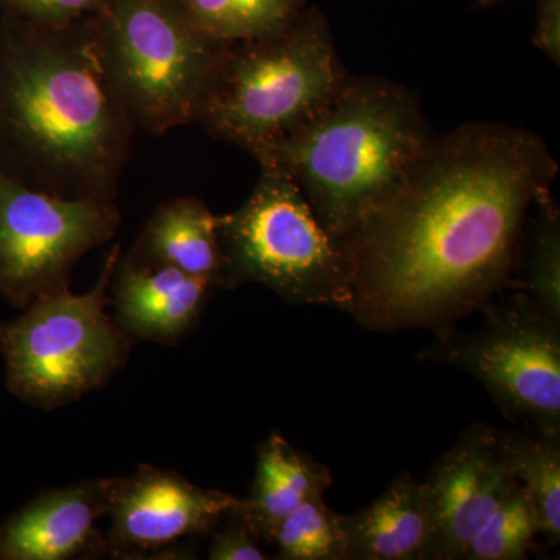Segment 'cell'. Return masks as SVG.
Instances as JSON below:
<instances>
[{"mask_svg":"<svg viewBox=\"0 0 560 560\" xmlns=\"http://www.w3.org/2000/svg\"><path fill=\"white\" fill-rule=\"evenodd\" d=\"M559 164L536 132L475 121L436 136L345 245L349 313L374 331L452 329L510 283L530 206Z\"/></svg>","mask_w":560,"mask_h":560,"instance_id":"obj_1","label":"cell"},{"mask_svg":"<svg viewBox=\"0 0 560 560\" xmlns=\"http://www.w3.org/2000/svg\"><path fill=\"white\" fill-rule=\"evenodd\" d=\"M136 128L110 90L94 16L0 22V172L68 200L116 201Z\"/></svg>","mask_w":560,"mask_h":560,"instance_id":"obj_2","label":"cell"},{"mask_svg":"<svg viewBox=\"0 0 560 560\" xmlns=\"http://www.w3.org/2000/svg\"><path fill=\"white\" fill-rule=\"evenodd\" d=\"M434 138L416 92L350 75L318 116L257 162L282 168L345 249L396 197Z\"/></svg>","mask_w":560,"mask_h":560,"instance_id":"obj_3","label":"cell"},{"mask_svg":"<svg viewBox=\"0 0 560 560\" xmlns=\"http://www.w3.org/2000/svg\"><path fill=\"white\" fill-rule=\"evenodd\" d=\"M349 79L326 14L305 7L285 31L231 44L198 125L259 161L318 116Z\"/></svg>","mask_w":560,"mask_h":560,"instance_id":"obj_4","label":"cell"},{"mask_svg":"<svg viewBox=\"0 0 560 560\" xmlns=\"http://www.w3.org/2000/svg\"><path fill=\"white\" fill-rule=\"evenodd\" d=\"M94 21L106 79L135 128L164 135L200 121L231 44L183 0H106Z\"/></svg>","mask_w":560,"mask_h":560,"instance_id":"obj_5","label":"cell"},{"mask_svg":"<svg viewBox=\"0 0 560 560\" xmlns=\"http://www.w3.org/2000/svg\"><path fill=\"white\" fill-rule=\"evenodd\" d=\"M223 278L220 289L259 283L293 305L349 312V261L324 230L298 184L264 162L253 194L234 212L217 215Z\"/></svg>","mask_w":560,"mask_h":560,"instance_id":"obj_6","label":"cell"},{"mask_svg":"<svg viewBox=\"0 0 560 560\" xmlns=\"http://www.w3.org/2000/svg\"><path fill=\"white\" fill-rule=\"evenodd\" d=\"M119 257L114 246L86 293L68 289L36 298L0 326L7 388L18 399L55 410L101 388L127 363L130 338L105 311Z\"/></svg>","mask_w":560,"mask_h":560,"instance_id":"obj_7","label":"cell"},{"mask_svg":"<svg viewBox=\"0 0 560 560\" xmlns=\"http://www.w3.org/2000/svg\"><path fill=\"white\" fill-rule=\"evenodd\" d=\"M481 330L442 331L419 359L470 374L510 418L560 436V323L528 294L489 307Z\"/></svg>","mask_w":560,"mask_h":560,"instance_id":"obj_8","label":"cell"},{"mask_svg":"<svg viewBox=\"0 0 560 560\" xmlns=\"http://www.w3.org/2000/svg\"><path fill=\"white\" fill-rule=\"evenodd\" d=\"M116 201L68 200L0 172V294L11 307L69 289L81 257L119 230Z\"/></svg>","mask_w":560,"mask_h":560,"instance_id":"obj_9","label":"cell"},{"mask_svg":"<svg viewBox=\"0 0 560 560\" xmlns=\"http://www.w3.org/2000/svg\"><path fill=\"white\" fill-rule=\"evenodd\" d=\"M242 500L206 489L175 471L139 466L130 477L113 478L106 552L156 551L187 537L212 533L241 508Z\"/></svg>","mask_w":560,"mask_h":560,"instance_id":"obj_10","label":"cell"},{"mask_svg":"<svg viewBox=\"0 0 560 560\" xmlns=\"http://www.w3.org/2000/svg\"><path fill=\"white\" fill-rule=\"evenodd\" d=\"M422 485L430 560H463L471 537L518 486L501 458L497 430L485 423L464 431Z\"/></svg>","mask_w":560,"mask_h":560,"instance_id":"obj_11","label":"cell"},{"mask_svg":"<svg viewBox=\"0 0 560 560\" xmlns=\"http://www.w3.org/2000/svg\"><path fill=\"white\" fill-rule=\"evenodd\" d=\"M113 478L43 490L0 525V560H69L106 551L98 518L108 514Z\"/></svg>","mask_w":560,"mask_h":560,"instance_id":"obj_12","label":"cell"},{"mask_svg":"<svg viewBox=\"0 0 560 560\" xmlns=\"http://www.w3.org/2000/svg\"><path fill=\"white\" fill-rule=\"evenodd\" d=\"M212 289L175 268L120 256L109 282L114 320L130 340L173 345L194 329Z\"/></svg>","mask_w":560,"mask_h":560,"instance_id":"obj_13","label":"cell"},{"mask_svg":"<svg viewBox=\"0 0 560 560\" xmlns=\"http://www.w3.org/2000/svg\"><path fill=\"white\" fill-rule=\"evenodd\" d=\"M346 560H427L430 522L422 482L396 478L377 500L342 515Z\"/></svg>","mask_w":560,"mask_h":560,"instance_id":"obj_14","label":"cell"},{"mask_svg":"<svg viewBox=\"0 0 560 560\" xmlns=\"http://www.w3.org/2000/svg\"><path fill=\"white\" fill-rule=\"evenodd\" d=\"M130 256L208 280L213 289L221 287L223 256L217 215L198 198H175L154 210Z\"/></svg>","mask_w":560,"mask_h":560,"instance_id":"obj_15","label":"cell"},{"mask_svg":"<svg viewBox=\"0 0 560 560\" xmlns=\"http://www.w3.org/2000/svg\"><path fill=\"white\" fill-rule=\"evenodd\" d=\"M331 474L282 434L272 433L257 448L256 477L241 512L260 541L270 544L276 526L302 503L324 497Z\"/></svg>","mask_w":560,"mask_h":560,"instance_id":"obj_16","label":"cell"},{"mask_svg":"<svg viewBox=\"0 0 560 560\" xmlns=\"http://www.w3.org/2000/svg\"><path fill=\"white\" fill-rule=\"evenodd\" d=\"M501 458L525 490L548 544L560 541V436L497 430Z\"/></svg>","mask_w":560,"mask_h":560,"instance_id":"obj_17","label":"cell"},{"mask_svg":"<svg viewBox=\"0 0 560 560\" xmlns=\"http://www.w3.org/2000/svg\"><path fill=\"white\" fill-rule=\"evenodd\" d=\"M198 24L226 44L267 38L285 31L305 0H183Z\"/></svg>","mask_w":560,"mask_h":560,"instance_id":"obj_18","label":"cell"},{"mask_svg":"<svg viewBox=\"0 0 560 560\" xmlns=\"http://www.w3.org/2000/svg\"><path fill=\"white\" fill-rule=\"evenodd\" d=\"M270 545L283 560H346L342 515L323 497L302 503L276 526Z\"/></svg>","mask_w":560,"mask_h":560,"instance_id":"obj_19","label":"cell"},{"mask_svg":"<svg viewBox=\"0 0 560 560\" xmlns=\"http://www.w3.org/2000/svg\"><path fill=\"white\" fill-rule=\"evenodd\" d=\"M539 534L533 504L517 486L471 537L463 560L526 559Z\"/></svg>","mask_w":560,"mask_h":560,"instance_id":"obj_20","label":"cell"},{"mask_svg":"<svg viewBox=\"0 0 560 560\" xmlns=\"http://www.w3.org/2000/svg\"><path fill=\"white\" fill-rule=\"evenodd\" d=\"M536 206L525 287L530 301L560 323V213L551 190Z\"/></svg>","mask_w":560,"mask_h":560,"instance_id":"obj_21","label":"cell"},{"mask_svg":"<svg viewBox=\"0 0 560 560\" xmlns=\"http://www.w3.org/2000/svg\"><path fill=\"white\" fill-rule=\"evenodd\" d=\"M106 0H0L7 16L43 27L60 28L94 16Z\"/></svg>","mask_w":560,"mask_h":560,"instance_id":"obj_22","label":"cell"},{"mask_svg":"<svg viewBox=\"0 0 560 560\" xmlns=\"http://www.w3.org/2000/svg\"><path fill=\"white\" fill-rule=\"evenodd\" d=\"M242 504V503H241ZM221 528L213 529L209 547V559L212 560H265L268 556L260 548V539L243 517L241 508L231 512Z\"/></svg>","mask_w":560,"mask_h":560,"instance_id":"obj_23","label":"cell"},{"mask_svg":"<svg viewBox=\"0 0 560 560\" xmlns=\"http://www.w3.org/2000/svg\"><path fill=\"white\" fill-rule=\"evenodd\" d=\"M533 44L560 65V0H539Z\"/></svg>","mask_w":560,"mask_h":560,"instance_id":"obj_24","label":"cell"},{"mask_svg":"<svg viewBox=\"0 0 560 560\" xmlns=\"http://www.w3.org/2000/svg\"><path fill=\"white\" fill-rule=\"evenodd\" d=\"M501 0H478L477 5L480 7V9H488V7L497 5V3H500Z\"/></svg>","mask_w":560,"mask_h":560,"instance_id":"obj_25","label":"cell"}]
</instances>
